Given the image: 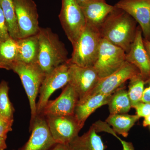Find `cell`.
<instances>
[{"label":"cell","mask_w":150,"mask_h":150,"mask_svg":"<svg viewBox=\"0 0 150 150\" xmlns=\"http://www.w3.org/2000/svg\"><path fill=\"white\" fill-rule=\"evenodd\" d=\"M13 2L20 38L38 34L40 27L35 2L33 0H13Z\"/></svg>","instance_id":"obj_9"},{"label":"cell","mask_w":150,"mask_h":150,"mask_svg":"<svg viewBox=\"0 0 150 150\" xmlns=\"http://www.w3.org/2000/svg\"><path fill=\"white\" fill-rule=\"evenodd\" d=\"M139 71L134 65L126 62L118 70L109 76L100 79L99 82L88 95L112 94L127 80L139 74Z\"/></svg>","instance_id":"obj_11"},{"label":"cell","mask_w":150,"mask_h":150,"mask_svg":"<svg viewBox=\"0 0 150 150\" xmlns=\"http://www.w3.org/2000/svg\"><path fill=\"white\" fill-rule=\"evenodd\" d=\"M10 38L5 18L0 6V41H5Z\"/></svg>","instance_id":"obj_26"},{"label":"cell","mask_w":150,"mask_h":150,"mask_svg":"<svg viewBox=\"0 0 150 150\" xmlns=\"http://www.w3.org/2000/svg\"><path fill=\"white\" fill-rule=\"evenodd\" d=\"M114 137L117 138L121 142L122 146H123V150H135L134 145L131 142H127L123 141V140L121 139V138L118 137L117 136V134H115Z\"/></svg>","instance_id":"obj_30"},{"label":"cell","mask_w":150,"mask_h":150,"mask_svg":"<svg viewBox=\"0 0 150 150\" xmlns=\"http://www.w3.org/2000/svg\"><path fill=\"white\" fill-rule=\"evenodd\" d=\"M45 117L56 144H69L79 136V132L83 127L74 115H48Z\"/></svg>","instance_id":"obj_7"},{"label":"cell","mask_w":150,"mask_h":150,"mask_svg":"<svg viewBox=\"0 0 150 150\" xmlns=\"http://www.w3.org/2000/svg\"><path fill=\"white\" fill-rule=\"evenodd\" d=\"M51 150H74L69 144H57Z\"/></svg>","instance_id":"obj_31"},{"label":"cell","mask_w":150,"mask_h":150,"mask_svg":"<svg viewBox=\"0 0 150 150\" xmlns=\"http://www.w3.org/2000/svg\"><path fill=\"white\" fill-rule=\"evenodd\" d=\"M12 71L18 75L28 98L31 112V126L37 115L36 98L46 74L37 64L20 62L15 64Z\"/></svg>","instance_id":"obj_4"},{"label":"cell","mask_w":150,"mask_h":150,"mask_svg":"<svg viewBox=\"0 0 150 150\" xmlns=\"http://www.w3.org/2000/svg\"><path fill=\"white\" fill-rule=\"evenodd\" d=\"M69 64L67 62L46 74L39 90V99L36 105L37 115L42 112L51 95L69 83Z\"/></svg>","instance_id":"obj_8"},{"label":"cell","mask_w":150,"mask_h":150,"mask_svg":"<svg viewBox=\"0 0 150 150\" xmlns=\"http://www.w3.org/2000/svg\"><path fill=\"white\" fill-rule=\"evenodd\" d=\"M79 100V96L75 89L68 83L57 98L48 101L39 115L44 116L74 115Z\"/></svg>","instance_id":"obj_14"},{"label":"cell","mask_w":150,"mask_h":150,"mask_svg":"<svg viewBox=\"0 0 150 150\" xmlns=\"http://www.w3.org/2000/svg\"><path fill=\"white\" fill-rule=\"evenodd\" d=\"M39 51L37 64L45 74L68 62L64 44L49 28H40L38 33Z\"/></svg>","instance_id":"obj_2"},{"label":"cell","mask_w":150,"mask_h":150,"mask_svg":"<svg viewBox=\"0 0 150 150\" xmlns=\"http://www.w3.org/2000/svg\"><path fill=\"white\" fill-rule=\"evenodd\" d=\"M136 109V115L139 118L144 117L150 114V103L141 102L134 106Z\"/></svg>","instance_id":"obj_28"},{"label":"cell","mask_w":150,"mask_h":150,"mask_svg":"<svg viewBox=\"0 0 150 150\" xmlns=\"http://www.w3.org/2000/svg\"><path fill=\"white\" fill-rule=\"evenodd\" d=\"M139 118L137 115H131L127 113L110 114L105 122L112 126L115 134L126 138L130 129Z\"/></svg>","instance_id":"obj_21"},{"label":"cell","mask_w":150,"mask_h":150,"mask_svg":"<svg viewBox=\"0 0 150 150\" xmlns=\"http://www.w3.org/2000/svg\"><path fill=\"white\" fill-rule=\"evenodd\" d=\"M149 41H150V40H149Z\"/></svg>","instance_id":"obj_37"},{"label":"cell","mask_w":150,"mask_h":150,"mask_svg":"<svg viewBox=\"0 0 150 150\" xmlns=\"http://www.w3.org/2000/svg\"><path fill=\"white\" fill-rule=\"evenodd\" d=\"M31 134L28 141L20 150H51L56 144L45 116L38 115L31 126Z\"/></svg>","instance_id":"obj_12"},{"label":"cell","mask_w":150,"mask_h":150,"mask_svg":"<svg viewBox=\"0 0 150 150\" xmlns=\"http://www.w3.org/2000/svg\"><path fill=\"white\" fill-rule=\"evenodd\" d=\"M18 46L17 40L12 38L0 41V69L12 70L18 61Z\"/></svg>","instance_id":"obj_20"},{"label":"cell","mask_w":150,"mask_h":150,"mask_svg":"<svg viewBox=\"0 0 150 150\" xmlns=\"http://www.w3.org/2000/svg\"><path fill=\"white\" fill-rule=\"evenodd\" d=\"M18 61L26 64H37L39 51L38 33L17 40Z\"/></svg>","instance_id":"obj_18"},{"label":"cell","mask_w":150,"mask_h":150,"mask_svg":"<svg viewBox=\"0 0 150 150\" xmlns=\"http://www.w3.org/2000/svg\"><path fill=\"white\" fill-rule=\"evenodd\" d=\"M83 14L86 24L99 28L115 8L105 0H88L79 5Z\"/></svg>","instance_id":"obj_16"},{"label":"cell","mask_w":150,"mask_h":150,"mask_svg":"<svg viewBox=\"0 0 150 150\" xmlns=\"http://www.w3.org/2000/svg\"><path fill=\"white\" fill-rule=\"evenodd\" d=\"M142 35V29L139 25L134 42L129 52L126 53V61L137 67L146 81L150 78V58L144 45Z\"/></svg>","instance_id":"obj_15"},{"label":"cell","mask_w":150,"mask_h":150,"mask_svg":"<svg viewBox=\"0 0 150 150\" xmlns=\"http://www.w3.org/2000/svg\"><path fill=\"white\" fill-rule=\"evenodd\" d=\"M6 139L0 137V150H4L7 148L6 143Z\"/></svg>","instance_id":"obj_32"},{"label":"cell","mask_w":150,"mask_h":150,"mask_svg":"<svg viewBox=\"0 0 150 150\" xmlns=\"http://www.w3.org/2000/svg\"><path fill=\"white\" fill-rule=\"evenodd\" d=\"M88 1V0H76V1L77 2L78 4L79 5Z\"/></svg>","instance_id":"obj_35"},{"label":"cell","mask_w":150,"mask_h":150,"mask_svg":"<svg viewBox=\"0 0 150 150\" xmlns=\"http://www.w3.org/2000/svg\"><path fill=\"white\" fill-rule=\"evenodd\" d=\"M0 6L5 18L11 37L15 40L19 39V32L13 0H0Z\"/></svg>","instance_id":"obj_23"},{"label":"cell","mask_w":150,"mask_h":150,"mask_svg":"<svg viewBox=\"0 0 150 150\" xmlns=\"http://www.w3.org/2000/svg\"><path fill=\"white\" fill-rule=\"evenodd\" d=\"M143 125L144 127L150 126V114L145 117L143 121Z\"/></svg>","instance_id":"obj_34"},{"label":"cell","mask_w":150,"mask_h":150,"mask_svg":"<svg viewBox=\"0 0 150 150\" xmlns=\"http://www.w3.org/2000/svg\"><path fill=\"white\" fill-rule=\"evenodd\" d=\"M101 39L99 30L86 24L77 41L72 46L71 57L67 62L79 67H93L98 56Z\"/></svg>","instance_id":"obj_3"},{"label":"cell","mask_w":150,"mask_h":150,"mask_svg":"<svg viewBox=\"0 0 150 150\" xmlns=\"http://www.w3.org/2000/svg\"><path fill=\"white\" fill-rule=\"evenodd\" d=\"M136 21L144 38L150 40V0H120L114 5Z\"/></svg>","instance_id":"obj_13"},{"label":"cell","mask_w":150,"mask_h":150,"mask_svg":"<svg viewBox=\"0 0 150 150\" xmlns=\"http://www.w3.org/2000/svg\"><path fill=\"white\" fill-rule=\"evenodd\" d=\"M97 133L92 125L87 132L78 136L69 144L74 150H104V143Z\"/></svg>","instance_id":"obj_19"},{"label":"cell","mask_w":150,"mask_h":150,"mask_svg":"<svg viewBox=\"0 0 150 150\" xmlns=\"http://www.w3.org/2000/svg\"></svg>","instance_id":"obj_36"},{"label":"cell","mask_w":150,"mask_h":150,"mask_svg":"<svg viewBox=\"0 0 150 150\" xmlns=\"http://www.w3.org/2000/svg\"><path fill=\"white\" fill-rule=\"evenodd\" d=\"M145 83L148 85V86L144 89L142 102L150 103V78L145 81Z\"/></svg>","instance_id":"obj_29"},{"label":"cell","mask_w":150,"mask_h":150,"mask_svg":"<svg viewBox=\"0 0 150 150\" xmlns=\"http://www.w3.org/2000/svg\"><path fill=\"white\" fill-rule=\"evenodd\" d=\"M126 62L124 50L101 38L98 56L93 66L100 79L114 73Z\"/></svg>","instance_id":"obj_6"},{"label":"cell","mask_w":150,"mask_h":150,"mask_svg":"<svg viewBox=\"0 0 150 150\" xmlns=\"http://www.w3.org/2000/svg\"></svg>","instance_id":"obj_38"},{"label":"cell","mask_w":150,"mask_h":150,"mask_svg":"<svg viewBox=\"0 0 150 150\" xmlns=\"http://www.w3.org/2000/svg\"><path fill=\"white\" fill-rule=\"evenodd\" d=\"M110 114L127 113L132 108L128 91L121 87L112 94L108 103Z\"/></svg>","instance_id":"obj_22"},{"label":"cell","mask_w":150,"mask_h":150,"mask_svg":"<svg viewBox=\"0 0 150 150\" xmlns=\"http://www.w3.org/2000/svg\"><path fill=\"white\" fill-rule=\"evenodd\" d=\"M9 87L5 81L0 83V115L11 121H14L15 109L9 98Z\"/></svg>","instance_id":"obj_24"},{"label":"cell","mask_w":150,"mask_h":150,"mask_svg":"<svg viewBox=\"0 0 150 150\" xmlns=\"http://www.w3.org/2000/svg\"><path fill=\"white\" fill-rule=\"evenodd\" d=\"M129 80L128 93L132 108H134L138 103L142 102L146 83L141 74L133 77Z\"/></svg>","instance_id":"obj_25"},{"label":"cell","mask_w":150,"mask_h":150,"mask_svg":"<svg viewBox=\"0 0 150 150\" xmlns=\"http://www.w3.org/2000/svg\"><path fill=\"white\" fill-rule=\"evenodd\" d=\"M143 41H144V45L145 48L147 51L150 58V41L145 39L144 38H143Z\"/></svg>","instance_id":"obj_33"},{"label":"cell","mask_w":150,"mask_h":150,"mask_svg":"<svg viewBox=\"0 0 150 150\" xmlns=\"http://www.w3.org/2000/svg\"><path fill=\"white\" fill-rule=\"evenodd\" d=\"M13 121H11L0 115V137L7 139V134L12 131Z\"/></svg>","instance_id":"obj_27"},{"label":"cell","mask_w":150,"mask_h":150,"mask_svg":"<svg viewBox=\"0 0 150 150\" xmlns=\"http://www.w3.org/2000/svg\"><path fill=\"white\" fill-rule=\"evenodd\" d=\"M69 64V83L75 89L80 100L91 93L99 82L100 78L93 67H83Z\"/></svg>","instance_id":"obj_10"},{"label":"cell","mask_w":150,"mask_h":150,"mask_svg":"<svg viewBox=\"0 0 150 150\" xmlns=\"http://www.w3.org/2000/svg\"><path fill=\"white\" fill-rule=\"evenodd\" d=\"M137 24L129 14L115 7L99 28L100 34L101 38L127 53L135 39Z\"/></svg>","instance_id":"obj_1"},{"label":"cell","mask_w":150,"mask_h":150,"mask_svg":"<svg viewBox=\"0 0 150 150\" xmlns=\"http://www.w3.org/2000/svg\"><path fill=\"white\" fill-rule=\"evenodd\" d=\"M62 2L59 20L67 38L73 46L86 27L85 18L76 0H62Z\"/></svg>","instance_id":"obj_5"},{"label":"cell","mask_w":150,"mask_h":150,"mask_svg":"<svg viewBox=\"0 0 150 150\" xmlns=\"http://www.w3.org/2000/svg\"><path fill=\"white\" fill-rule=\"evenodd\" d=\"M111 96L112 94L89 95L79 100L74 112L79 123L83 126L86 120L93 112L103 105L108 104Z\"/></svg>","instance_id":"obj_17"}]
</instances>
